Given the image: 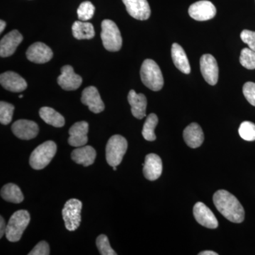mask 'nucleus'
I'll list each match as a JSON object with an SVG mask.
<instances>
[{
	"instance_id": "obj_1",
	"label": "nucleus",
	"mask_w": 255,
	"mask_h": 255,
	"mask_svg": "<svg viewBox=\"0 0 255 255\" xmlns=\"http://www.w3.org/2000/svg\"><path fill=\"white\" fill-rule=\"evenodd\" d=\"M214 205L221 214L233 223H241L245 219V210L236 196L228 191L219 190L215 193Z\"/></svg>"
},
{
	"instance_id": "obj_2",
	"label": "nucleus",
	"mask_w": 255,
	"mask_h": 255,
	"mask_svg": "<svg viewBox=\"0 0 255 255\" xmlns=\"http://www.w3.org/2000/svg\"><path fill=\"white\" fill-rule=\"evenodd\" d=\"M142 83L154 92L159 91L163 87L164 79L159 65L154 60H144L140 68Z\"/></svg>"
},
{
	"instance_id": "obj_3",
	"label": "nucleus",
	"mask_w": 255,
	"mask_h": 255,
	"mask_svg": "<svg viewBox=\"0 0 255 255\" xmlns=\"http://www.w3.org/2000/svg\"><path fill=\"white\" fill-rule=\"evenodd\" d=\"M29 213L26 210H19L16 211L10 218L9 223L6 225V239L9 242H18L22 236L28 225L29 224Z\"/></svg>"
},
{
	"instance_id": "obj_4",
	"label": "nucleus",
	"mask_w": 255,
	"mask_h": 255,
	"mask_svg": "<svg viewBox=\"0 0 255 255\" xmlns=\"http://www.w3.org/2000/svg\"><path fill=\"white\" fill-rule=\"evenodd\" d=\"M55 142L48 140L38 145L30 156L29 163L32 168L40 170L44 169L51 162L56 153Z\"/></svg>"
},
{
	"instance_id": "obj_5",
	"label": "nucleus",
	"mask_w": 255,
	"mask_h": 255,
	"mask_svg": "<svg viewBox=\"0 0 255 255\" xmlns=\"http://www.w3.org/2000/svg\"><path fill=\"white\" fill-rule=\"evenodd\" d=\"M101 38L104 47L109 51L117 52L122 48V34L118 26L112 20L105 19L102 21Z\"/></svg>"
},
{
	"instance_id": "obj_6",
	"label": "nucleus",
	"mask_w": 255,
	"mask_h": 255,
	"mask_svg": "<svg viewBox=\"0 0 255 255\" xmlns=\"http://www.w3.org/2000/svg\"><path fill=\"white\" fill-rule=\"evenodd\" d=\"M128 142L125 137L120 135L111 137L106 147V159L112 167L118 166L122 162L127 152Z\"/></svg>"
},
{
	"instance_id": "obj_7",
	"label": "nucleus",
	"mask_w": 255,
	"mask_h": 255,
	"mask_svg": "<svg viewBox=\"0 0 255 255\" xmlns=\"http://www.w3.org/2000/svg\"><path fill=\"white\" fill-rule=\"evenodd\" d=\"M82 203L78 199H70L65 203L62 215L65 228L69 231L78 229L81 223Z\"/></svg>"
},
{
	"instance_id": "obj_8",
	"label": "nucleus",
	"mask_w": 255,
	"mask_h": 255,
	"mask_svg": "<svg viewBox=\"0 0 255 255\" xmlns=\"http://www.w3.org/2000/svg\"><path fill=\"white\" fill-rule=\"evenodd\" d=\"M189 14L196 21H208L216 16V6L208 0H201L189 6Z\"/></svg>"
},
{
	"instance_id": "obj_9",
	"label": "nucleus",
	"mask_w": 255,
	"mask_h": 255,
	"mask_svg": "<svg viewBox=\"0 0 255 255\" xmlns=\"http://www.w3.org/2000/svg\"><path fill=\"white\" fill-rule=\"evenodd\" d=\"M201 74L210 85H215L219 80V69L216 58L211 54L202 55L200 60Z\"/></svg>"
},
{
	"instance_id": "obj_10",
	"label": "nucleus",
	"mask_w": 255,
	"mask_h": 255,
	"mask_svg": "<svg viewBox=\"0 0 255 255\" xmlns=\"http://www.w3.org/2000/svg\"><path fill=\"white\" fill-rule=\"evenodd\" d=\"M58 83L64 90L73 91L81 86L82 78L80 75L75 73L73 67L65 65L61 68V74L58 77Z\"/></svg>"
},
{
	"instance_id": "obj_11",
	"label": "nucleus",
	"mask_w": 255,
	"mask_h": 255,
	"mask_svg": "<svg viewBox=\"0 0 255 255\" xmlns=\"http://www.w3.org/2000/svg\"><path fill=\"white\" fill-rule=\"evenodd\" d=\"M11 130L14 135L21 140H31L37 136L39 131L38 126L33 121H16L11 126Z\"/></svg>"
},
{
	"instance_id": "obj_12",
	"label": "nucleus",
	"mask_w": 255,
	"mask_h": 255,
	"mask_svg": "<svg viewBox=\"0 0 255 255\" xmlns=\"http://www.w3.org/2000/svg\"><path fill=\"white\" fill-rule=\"evenodd\" d=\"M193 213L196 221L201 226L210 229H215L219 226V222L214 213L204 203H196L194 206Z\"/></svg>"
},
{
	"instance_id": "obj_13",
	"label": "nucleus",
	"mask_w": 255,
	"mask_h": 255,
	"mask_svg": "<svg viewBox=\"0 0 255 255\" xmlns=\"http://www.w3.org/2000/svg\"><path fill=\"white\" fill-rule=\"evenodd\" d=\"M26 57L32 63L43 64L52 59L53 53L50 47L41 42L32 44L26 51Z\"/></svg>"
},
{
	"instance_id": "obj_14",
	"label": "nucleus",
	"mask_w": 255,
	"mask_h": 255,
	"mask_svg": "<svg viewBox=\"0 0 255 255\" xmlns=\"http://www.w3.org/2000/svg\"><path fill=\"white\" fill-rule=\"evenodd\" d=\"M81 102L89 107V110L95 114H100L105 110V106L101 98L100 92L95 87H87L82 94Z\"/></svg>"
},
{
	"instance_id": "obj_15",
	"label": "nucleus",
	"mask_w": 255,
	"mask_h": 255,
	"mask_svg": "<svg viewBox=\"0 0 255 255\" xmlns=\"http://www.w3.org/2000/svg\"><path fill=\"white\" fill-rule=\"evenodd\" d=\"M128 13L135 19L144 21L150 16V5L147 0H122Z\"/></svg>"
},
{
	"instance_id": "obj_16",
	"label": "nucleus",
	"mask_w": 255,
	"mask_h": 255,
	"mask_svg": "<svg viewBox=\"0 0 255 255\" xmlns=\"http://www.w3.org/2000/svg\"><path fill=\"white\" fill-rule=\"evenodd\" d=\"M22 41L23 36L17 30L10 31L1 38L0 42V56L6 58L14 54Z\"/></svg>"
},
{
	"instance_id": "obj_17",
	"label": "nucleus",
	"mask_w": 255,
	"mask_h": 255,
	"mask_svg": "<svg viewBox=\"0 0 255 255\" xmlns=\"http://www.w3.org/2000/svg\"><path fill=\"white\" fill-rule=\"evenodd\" d=\"M0 83L5 90L11 92H21L27 88L26 80L14 72H6L0 76Z\"/></svg>"
},
{
	"instance_id": "obj_18",
	"label": "nucleus",
	"mask_w": 255,
	"mask_h": 255,
	"mask_svg": "<svg viewBox=\"0 0 255 255\" xmlns=\"http://www.w3.org/2000/svg\"><path fill=\"white\" fill-rule=\"evenodd\" d=\"M89 131V124L86 122H79L73 124L69 130L70 137L68 143L73 147H82L88 142L87 133Z\"/></svg>"
},
{
	"instance_id": "obj_19",
	"label": "nucleus",
	"mask_w": 255,
	"mask_h": 255,
	"mask_svg": "<svg viewBox=\"0 0 255 255\" xmlns=\"http://www.w3.org/2000/svg\"><path fill=\"white\" fill-rule=\"evenodd\" d=\"M162 172V159L156 154L146 155L143 166V174L146 179L155 181L160 177Z\"/></svg>"
},
{
	"instance_id": "obj_20",
	"label": "nucleus",
	"mask_w": 255,
	"mask_h": 255,
	"mask_svg": "<svg viewBox=\"0 0 255 255\" xmlns=\"http://www.w3.org/2000/svg\"><path fill=\"white\" fill-rule=\"evenodd\" d=\"M183 136L186 143L191 148H197L204 140V132L199 124L192 123L184 130Z\"/></svg>"
},
{
	"instance_id": "obj_21",
	"label": "nucleus",
	"mask_w": 255,
	"mask_h": 255,
	"mask_svg": "<svg viewBox=\"0 0 255 255\" xmlns=\"http://www.w3.org/2000/svg\"><path fill=\"white\" fill-rule=\"evenodd\" d=\"M128 101L131 107L132 116L137 119H142L146 116L147 99L143 94H137L133 90L128 95Z\"/></svg>"
},
{
	"instance_id": "obj_22",
	"label": "nucleus",
	"mask_w": 255,
	"mask_h": 255,
	"mask_svg": "<svg viewBox=\"0 0 255 255\" xmlns=\"http://www.w3.org/2000/svg\"><path fill=\"white\" fill-rule=\"evenodd\" d=\"M97 152L92 146L86 145L77 147L72 152L71 157L77 164L88 167L95 162Z\"/></svg>"
},
{
	"instance_id": "obj_23",
	"label": "nucleus",
	"mask_w": 255,
	"mask_h": 255,
	"mask_svg": "<svg viewBox=\"0 0 255 255\" xmlns=\"http://www.w3.org/2000/svg\"><path fill=\"white\" fill-rule=\"evenodd\" d=\"M171 52H172V60L176 68L183 73L187 74V75L190 73V64L182 47L178 43H174L172 44Z\"/></svg>"
},
{
	"instance_id": "obj_24",
	"label": "nucleus",
	"mask_w": 255,
	"mask_h": 255,
	"mask_svg": "<svg viewBox=\"0 0 255 255\" xmlns=\"http://www.w3.org/2000/svg\"><path fill=\"white\" fill-rule=\"evenodd\" d=\"M73 36L78 40L92 39L95 36V28L91 23L75 21L72 27Z\"/></svg>"
},
{
	"instance_id": "obj_25",
	"label": "nucleus",
	"mask_w": 255,
	"mask_h": 255,
	"mask_svg": "<svg viewBox=\"0 0 255 255\" xmlns=\"http://www.w3.org/2000/svg\"><path fill=\"white\" fill-rule=\"evenodd\" d=\"M39 115L46 124L53 127L61 128L65 125V119L63 116L50 107H42L39 110Z\"/></svg>"
},
{
	"instance_id": "obj_26",
	"label": "nucleus",
	"mask_w": 255,
	"mask_h": 255,
	"mask_svg": "<svg viewBox=\"0 0 255 255\" xmlns=\"http://www.w3.org/2000/svg\"><path fill=\"white\" fill-rule=\"evenodd\" d=\"M1 196L4 200L14 204H20L23 201V194L21 189L14 184H5L1 189Z\"/></svg>"
},
{
	"instance_id": "obj_27",
	"label": "nucleus",
	"mask_w": 255,
	"mask_h": 255,
	"mask_svg": "<svg viewBox=\"0 0 255 255\" xmlns=\"http://www.w3.org/2000/svg\"><path fill=\"white\" fill-rule=\"evenodd\" d=\"M157 124L158 118L155 114H150L146 119L142 130V135L147 141H154L155 140V129Z\"/></svg>"
},
{
	"instance_id": "obj_28",
	"label": "nucleus",
	"mask_w": 255,
	"mask_h": 255,
	"mask_svg": "<svg viewBox=\"0 0 255 255\" xmlns=\"http://www.w3.org/2000/svg\"><path fill=\"white\" fill-rule=\"evenodd\" d=\"M240 62L244 68L248 70H255V51L250 48H243L241 50Z\"/></svg>"
},
{
	"instance_id": "obj_29",
	"label": "nucleus",
	"mask_w": 255,
	"mask_h": 255,
	"mask_svg": "<svg viewBox=\"0 0 255 255\" xmlns=\"http://www.w3.org/2000/svg\"><path fill=\"white\" fill-rule=\"evenodd\" d=\"M14 107L7 102H0V123L3 125H8L12 120Z\"/></svg>"
},
{
	"instance_id": "obj_30",
	"label": "nucleus",
	"mask_w": 255,
	"mask_h": 255,
	"mask_svg": "<svg viewBox=\"0 0 255 255\" xmlns=\"http://www.w3.org/2000/svg\"><path fill=\"white\" fill-rule=\"evenodd\" d=\"M240 136L247 141L255 140V124L251 122H243L240 126Z\"/></svg>"
},
{
	"instance_id": "obj_31",
	"label": "nucleus",
	"mask_w": 255,
	"mask_h": 255,
	"mask_svg": "<svg viewBox=\"0 0 255 255\" xmlns=\"http://www.w3.org/2000/svg\"><path fill=\"white\" fill-rule=\"evenodd\" d=\"M95 7L92 2L86 1L80 5L78 9L79 19L82 21H87L91 19L95 14Z\"/></svg>"
},
{
	"instance_id": "obj_32",
	"label": "nucleus",
	"mask_w": 255,
	"mask_h": 255,
	"mask_svg": "<svg viewBox=\"0 0 255 255\" xmlns=\"http://www.w3.org/2000/svg\"><path fill=\"white\" fill-rule=\"evenodd\" d=\"M97 248L102 255H116L117 253L112 249L108 238L105 235H100L96 241Z\"/></svg>"
},
{
	"instance_id": "obj_33",
	"label": "nucleus",
	"mask_w": 255,
	"mask_h": 255,
	"mask_svg": "<svg viewBox=\"0 0 255 255\" xmlns=\"http://www.w3.org/2000/svg\"><path fill=\"white\" fill-rule=\"evenodd\" d=\"M243 92L248 102L255 107V83L252 82H246L243 86Z\"/></svg>"
},
{
	"instance_id": "obj_34",
	"label": "nucleus",
	"mask_w": 255,
	"mask_h": 255,
	"mask_svg": "<svg viewBox=\"0 0 255 255\" xmlns=\"http://www.w3.org/2000/svg\"><path fill=\"white\" fill-rule=\"evenodd\" d=\"M242 41L248 45L251 49L255 51V31L243 30L241 34Z\"/></svg>"
},
{
	"instance_id": "obj_35",
	"label": "nucleus",
	"mask_w": 255,
	"mask_h": 255,
	"mask_svg": "<svg viewBox=\"0 0 255 255\" xmlns=\"http://www.w3.org/2000/svg\"><path fill=\"white\" fill-rule=\"evenodd\" d=\"M28 255H49L50 248L46 241H41L38 243L33 250L28 254Z\"/></svg>"
},
{
	"instance_id": "obj_36",
	"label": "nucleus",
	"mask_w": 255,
	"mask_h": 255,
	"mask_svg": "<svg viewBox=\"0 0 255 255\" xmlns=\"http://www.w3.org/2000/svg\"><path fill=\"white\" fill-rule=\"evenodd\" d=\"M6 226L5 224L4 219L2 216L0 217V238H2L3 236L6 234Z\"/></svg>"
},
{
	"instance_id": "obj_37",
	"label": "nucleus",
	"mask_w": 255,
	"mask_h": 255,
	"mask_svg": "<svg viewBox=\"0 0 255 255\" xmlns=\"http://www.w3.org/2000/svg\"><path fill=\"white\" fill-rule=\"evenodd\" d=\"M218 253H215L214 251H206L201 252L199 253V255H218Z\"/></svg>"
},
{
	"instance_id": "obj_38",
	"label": "nucleus",
	"mask_w": 255,
	"mask_h": 255,
	"mask_svg": "<svg viewBox=\"0 0 255 255\" xmlns=\"http://www.w3.org/2000/svg\"><path fill=\"white\" fill-rule=\"evenodd\" d=\"M6 23L3 20L0 21V33H2L4 31L5 27H6Z\"/></svg>"
},
{
	"instance_id": "obj_39",
	"label": "nucleus",
	"mask_w": 255,
	"mask_h": 255,
	"mask_svg": "<svg viewBox=\"0 0 255 255\" xmlns=\"http://www.w3.org/2000/svg\"><path fill=\"white\" fill-rule=\"evenodd\" d=\"M113 167V169L114 171L117 170V166H114V167Z\"/></svg>"
},
{
	"instance_id": "obj_40",
	"label": "nucleus",
	"mask_w": 255,
	"mask_h": 255,
	"mask_svg": "<svg viewBox=\"0 0 255 255\" xmlns=\"http://www.w3.org/2000/svg\"><path fill=\"white\" fill-rule=\"evenodd\" d=\"M19 97V98H22L23 95H19V97Z\"/></svg>"
}]
</instances>
